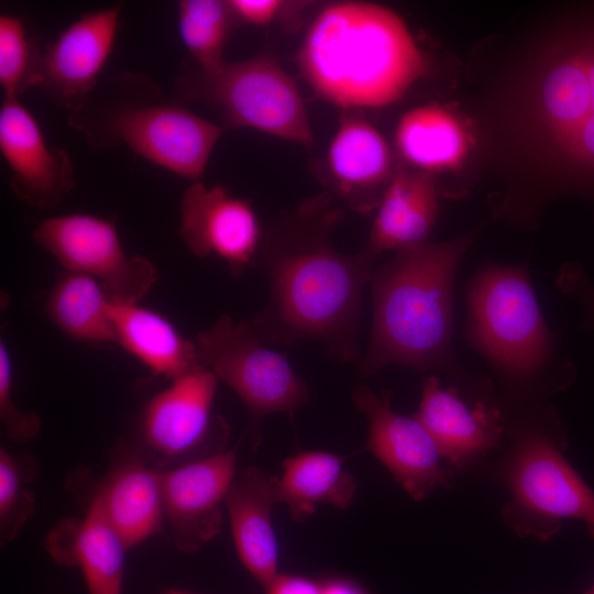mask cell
Returning <instances> with one entry per match:
<instances>
[{
	"instance_id": "cb8c5ba5",
	"label": "cell",
	"mask_w": 594,
	"mask_h": 594,
	"mask_svg": "<svg viewBox=\"0 0 594 594\" xmlns=\"http://www.w3.org/2000/svg\"><path fill=\"white\" fill-rule=\"evenodd\" d=\"M395 148L402 163L437 177L464 163L470 136L454 111L430 103L400 117L395 129Z\"/></svg>"
},
{
	"instance_id": "e575fe53",
	"label": "cell",
	"mask_w": 594,
	"mask_h": 594,
	"mask_svg": "<svg viewBox=\"0 0 594 594\" xmlns=\"http://www.w3.org/2000/svg\"><path fill=\"white\" fill-rule=\"evenodd\" d=\"M583 59L594 113V15L581 20Z\"/></svg>"
},
{
	"instance_id": "7402d4cb",
	"label": "cell",
	"mask_w": 594,
	"mask_h": 594,
	"mask_svg": "<svg viewBox=\"0 0 594 594\" xmlns=\"http://www.w3.org/2000/svg\"><path fill=\"white\" fill-rule=\"evenodd\" d=\"M95 496L129 550L164 525L162 472L141 459L130 458L116 465Z\"/></svg>"
},
{
	"instance_id": "8d00e7d4",
	"label": "cell",
	"mask_w": 594,
	"mask_h": 594,
	"mask_svg": "<svg viewBox=\"0 0 594 594\" xmlns=\"http://www.w3.org/2000/svg\"><path fill=\"white\" fill-rule=\"evenodd\" d=\"M166 594H190V593H186V592H182V591H169Z\"/></svg>"
},
{
	"instance_id": "d6986e66",
	"label": "cell",
	"mask_w": 594,
	"mask_h": 594,
	"mask_svg": "<svg viewBox=\"0 0 594 594\" xmlns=\"http://www.w3.org/2000/svg\"><path fill=\"white\" fill-rule=\"evenodd\" d=\"M46 547L58 563L79 568L89 594H122L129 549L95 495L82 518H66L51 530Z\"/></svg>"
},
{
	"instance_id": "4dcf8cb0",
	"label": "cell",
	"mask_w": 594,
	"mask_h": 594,
	"mask_svg": "<svg viewBox=\"0 0 594 594\" xmlns=\"http://www.w3.org/2000/svg\"><path fill=\"white\" fill-rule=\"evenodd\" d=\"M0 418L7 436L16 442H25L41 430L38 415L19 408L13 399V364L7 343L0 341Z\"/></svg>"
},
{
	"instance_id": "8fae6325",
	"label": "cell",
	"mask_w": 594,
	"mask_h": 594,
	"mask_svg": "<svg viewBox=\"0 0 594 594\" xmlns=\"http://www.w3.org/2000/svg\"><path fill=\"white\" fill-rule=\"evenodd\" d=\"M122 4L82 13L51 43L41 47L35 88L72 113L98 87L114 47Z\"/></svg>"
},
{
	"instance_id": "f1b7e54d",
	"label": "cell",
	"mask_w": 594,
	"mask_h": 594,
	"mask_svg": "<svg viewBox=\"0 0 594 594\" xmlns=\"http://www.w3.org/2000/svg\"><path fill=\"white\" fill-rule=\"evenodd\" d=\"M31 461L0 450V536L1 543L12 540L31 517L34 498L26 484L35 475Z\"/></svg>"
},
{
	"instance_id": "5b68a950",
	"label": "cell",
	"mask_w": 594,
	"mask_h": 594,
	"mask_svg": "<svg viewBox=\"0 0 594 594\" xmlns=\"http://www.w3.org/2000/svg\"><path fill=\"white\" fill-rule=\"evenodd\" d=\"M465 336L502 375L532 381L553 364L556 346L526 264L488 263L468 288Z\"/></svg>"
},
{
	"instance_id": "484cf974",
	"label": "cell",
	"mask_w": 594,
	"mask_h": 594,
	"mask_svg": "<svg viewBox=\"0 0 594 594\" xmlns=\"http://www.w3.org/2000/svg\"><path fill=\"white\" fill-rule=\"evenodd\" d=\"M111 296L96 278L64 271L48 293L45 311L67 337L90 344L116 343Z\"/></svg>"
},
{
	"instance_id": "52a82bcc",
	"label": "cell",
	"mask_w": 594,
	"mask_h": 594,
	"mask_svg": "<svg viewBox=\"0 0 594 594\" xmlns=\"http://www.w3.org/2000/svg\"><path fill=\"white\" fill-rule=\"evenodd\" d=\"M503 477L509 493L503 515L520 536L547 540L564 519H576L594 537V492L542 431L529 428L516 436Z\"/></svg>"
},
{
	"instance_id": "f546056e",
	"label": "cell",
	"mask_w": 594,
	"mask_h": 594,
	"mask_svg": "<svg viewBox=\"0 0 594 594\" xmlns=\"http://www.w3.org/2000/svg\"><path fill=\"white\" fill-rule=\"evenodd\" d=\"M554 165L564 189L594 198V113L566 142Z\"/></svg>"
},
{
	"instance_id": "d4e9b609",
	"label": "cell",
	"mask_w": 594,
	"mask_h": 594,
	"mask_svg": "<svg viewBox=\"0 0 594 594\" xmlns=\"http://www.w3.org/2000/svg\"><path fill=\"white\" fill-rule=\"evenodd\" d=\"M356 487L343 458L324 451H306L286 459L282 476L275 477L276 501L287 505L297 521L306 519L320 504L346 508Z\"/></svg>"
},
{
	"instance_id": "3957f363",
	"label": "cell",
	"mask_w": 594,
	"mask_h": 594,
	"mask_svg": "<svg viewBox=\"0 0 594 594\" xmlns=\"http://www.w3.org/2000/svg\"><path fill=\"white\" fill-rule=\"evenodd\" d=\"M479 230L395 252L371 279L372 327L361 378L389 365L453 371V284Z\"/></svg>"
},
{
	"instance_id": "8992f818",
	"label": "cell",
	"mask_w": 594,
	"mask_h": 594,
	"mask_svg": "<svg viewBox=\"0 0 594 594\" xmlns=\"http://www.w3.org/2000/svg\"><path fill=\"white\" fill-rule=\"evenodd\" d=\"M175 98L212 106L223 128L255 130L306 150L314 146L301 92L268 54L226 61L211 72L185 67L175 81Z\"/></svg>"
},
{
	"instance_id": "5bb4252c",
	"label": "cell",
	"mask_w": 594,
	"mask_h": 594,
	"mask_svg": "<svg viewBox=\"0 0 594 594\" xmlns=\"http://www.w3.org/2000/svg\"><path fill=\"white\" fill-rule=\"evenodd\" d=\"M219 380L199 364L153 395L140 416V435L152 451L177 458L212 440H227L226 420L212 416Z\"/></svg>"
},
{
	"instance_id": "277c9868",
	"label": "cell",
	"mask_w": 594,
	"mask_h": 594,
	"mask_svg": "<svg viewBox=\"0 0 594 594\" xmlns=\"http://www.w3.org/2000/svg\"><path fill=\"white\" fill-rule=\"evenodd\" d=\"M92 148L124 145L135 155L191 182L201 180L224 130L169 98L147 76L122 73L67 114Z\"/></svg>"
},
{
	"instance_id": "9a60e30c",
	"label": "cell",
	"mask_w": 594,
	"mask_h": 594,
	"mask_svg": "<svg viewBox=\"0 0 594 594\" xmlns=\"http://www.w3.org/2000/svg\"><path fill=\"white\" fill-rule=\"evenodd\" d=\"M235 475V448L162 471L164 524L179 551L196 552L219 534Z\"/></svg>"
},
{
	"instance_id": "7c38bea8",
	"label": "cell",
	"mask_w": 594,
	"mask_h": 594,
	"mask_svg": "<svg viewBox=\"0 0 594 594\" xmlns=\"http://www.w3.org/2000/svg\"><path fill=\"white\" fill-rule=\"evenodd\" d=\"M179 235L191 254L217 256L239 277L255 263L264 229L249 200L220 184L196 180L180 199Z\"/></svg>"
},
{
	"instance_id": "30bf717a",
	"label": "cell",
	"mask_w": 594,
	"mask_h": 594,
	"mask_svg": "<svg viewBox=\"0 0 594 594\" xmlns=\"http://www.w3.org/2000/svg\"><path fill=\"white\" fill-rule=\"evenodd\" d=\"M524 109L527 135L554 164L592 114L581 21L565 28L549 47L531 80Z\"/></svg>"
},
{
	"instance_id": "603a6c76",
	"label": "cell",
	"mask_w": 594,
	"mask_h": 594,
	"mask_svg": "<svg viewBox=\"0 0 594 594\" xmlns=\"http://www.w3.org/2000/svg\"><path fill=\"white\" fill-rule=\"evenodd\" d=\"M110 315L116 344L152 374L172 381L200 364L195 341L185 338L161 312L140 302L111 299Z\"/></svg>"
},
{
	"instance_id": "4fadbf2b",
	"label": "cell",
	"mask_w": 594,
	"mask_h": 594,
	"mask_svg": "<svg viewBox=\"0 0 594 594\" xmlns=\"http://www.w3.org/2000/svg\"><path fill=\"white\" fill-rule=\"evenodd\" d=\"M391 392L375 393L365 384L352 392L355 406L369 421L365 449L391 472L415 501L452 483V472L443 465L433 440L414 417L392 408Z\"/></svg>"
},
{
	"instance_id": "83f0119b",
	"label": "cell",
	"mask_w": 594,
	"mask_h": 594,
	"mask_svg": "<svg viewBox=\"0 0 594 594\" xmlns=\"http://www.w3.org/2000/svg\"><path fill=\"white\" fill-rule=\"evenodd\" d=\"M41 46L16 15H0V86L4 97L35 87Z\"/></svg>"
},
{
	"instance_id": "1f68e13d",
	"label": "cell",
	"mask_w": 594,
	"mask_h": 594,
	"mask_svg": "<svg viewBox=\"0 0 594 594\" xmlns=\"http://www.w3.org/2000/svg\"><path fill=\"white\" fill-rule=\"evenodd\" d=\"M235 22L267 26L297 3L280 0H227Z\"/></svg>"
},
{
	"instance_id": "d590c367",
	"label": "cell",
	"mask_w": 594,
	"mask_h": 594,
	"mask_svg": "<svg viewBox=\"0 0 594 594\" xmlns=\"http://www.w3.org/2000/svg\"><path fill=\"white\" fill-rule=\"evenodd\" d=\"M323 582V594H369L358 582L346 578H331Z\"/></svg>"
},
{
	"instance_id": "e0dca14e",
	"label": "cell",
	"mask_w": 594,
	"mask_h": 594,
	"mask_svg": "<svg viewBox=\"0 0 594 594\" xmlns=\"http://www.w3.org/2000/svg\"><path fill=\"white\" fill-rule=\"evenodd\" d=\"M397 164L375 125L358 111H343L324 158L328 185L338 198L355 212H372Z\"/></svg>"
},
{
	"instance_id": "ac0fdd59",
	"label": "cell",
	"mask_w": 594,
	"mask_h": 594,
	"mask_svg": "<svg viewBox=\"0 0 594 594\" xmlns=\"http://www.w3.org/2000/svg\"><path fill=\"white\" fill-rule=\"evenodd\" d=\"M415 417L427 430L443 459L465 469L499 446L503 426L499 411L477 402L470 405L455 388H443L437 376L424 381Z\"/></svg>"
},
{
	"instance_id": "d6a6232c",
	"label": "cell",
	"mask_w": 594,
	"mask_h": 594,
	"mask_svg": "<svg viewBox=\"0 0 594 594\" xmlns=\"http://www.w3.org/2000/svg\"><path fill=\"white\" fill-rule=\"evenodd\" d=\"M557 286L562 293L580 301L586 314V323L594 326V285L584 271L578 264H565L559 272Z\"/></svg>"
},
{
	"instance_id": "4316f807",
	"label": "cell",
	"mask_w": 594,
	"mask_h": 594,
	"mask_svg": "<svg viewBox=\"0 0 594 594\" xmlns=\"http://www.w3.org/2000/svg\"><path fill=\"white\" fill-rule=\"evenodd\" d=\"M234 23L227 1L182 0L177 3L180 40L202 72L215 70L226 62L224 50Z\"/></svg>"
},
{
	"instance_id": "7a4b0ae2",
	"label": "cell",
	"mask_w": 594,
	"mask_h": 594,
	"mask_svg": "<svg viewBox=\"0 0 594 594\" xmlns=\"http://www.w3.org/2000/svg\"><path fill=\"white\" fill-rule=\"evenodd\" d=\"M296 63L310 89L343 111L392 105L428 70L405 21L367 1L323 6L305 33Z\"/></svg>"
},
{
	"instance_id": "ba28073f",
	"label": "cell",
	"mask_w": 594,
	"mask_h": 594,
	"mask_svg": "<svg viewBox=\"0 0 594 594\" xmlns=\"http://www.w3.org/2000/svg\"><path fill=\"white\" fill-rule=\"evenodd\" d=\"M198 361L227 384L249 411V426L257 441L267 415L293 413L307 404L311 393L285 354L270 349L249 320L221 315L197 333Z\"/></svg>"
},
{
	"instance_id": "44dd1931",
	"label": "cell",
	"mask_w": 594,
	"mask_h": 594,
	"mask_svg": "<svg viewBox=\"0 0 594 594\" xmlns=\"http://www.w3.org/2000/svg\"><path fill=\"white\" fill-rule=\"evenodd\" d=\"M276 502L275 477L254 465L237 473L226 501L237 553L264 590L278 575L279 548L272 518Z\"/></svg>"
},
{
	"instance_id": "ffe728a7",
	"label": "cell",
	"mask_w": 594,
	"mask_h": 594,
	"mask_svg": "<svg viewBox=\"0 0 594 594\" xmlns=\"http://www.w3.org/2000/svg\"><path fill=\"white\" fill-rule=\"evenodd\" d=\"M439 209L437 177L398 161L377 206L363 251L377 257L387 251L428 242Z\"/></svg>"
},
{
	"instance_id": "836d02e7",
	"label": "cell",
	"mask_w": 594,
	"mask_h": 594,
	"mask_svg": "<svg viewBox=\"0 0 594 594\" xmlns=\"http://www.w3.org/2000/svg\"><path fill=\"white\" fill-rule=\"evenodd\" d=\"M266 594H323V582L296 575L278 574L265 588Z\"/></svg>"
},
{
	"instance_id": "6da1fadb",
	"label": "cell",
	"mask_w": 594,
	"mask_h": 594,
	"mask_svg": "<svg viewBox=\"0 0 594 594\" xmlns=\"http://www.w3.org/2000/svg\"><path fill=\"white\" fill-rule=\"evenodd\" d=\"M341 218L322 196L264 230L254 264L265 276L268 299L248 320L266 344L318 341L339 362L359 360L362 294L376 257L333 246L329 237Z\"/></svg>"
},
{
	"instance_id": "74e56055",
	"label": "cell",
	"mask_w": 594,
	"mask_h": 594,
	"mask_svg": "<svg viewBox=\"0 0 594 594\" xmlns=\"http://www.w3.org/2000/svg\"><path fill=\"white\" fill-rule=\"evenodd\" d=\"M583 594H594V584L587 588Z\"/></svg>"
},
{
	"instance_id": "2e32d148",
	"label": "cell",
	"mask_w": 594,
	"mask_h": 594,
	"mask_svg": "<svg viewBox=\"0 0 594 594\" xmlns=\"http://www.w3.org/2000/svg\"><path fill=\"white\" fill-rule=\"evenodd\" d=\"M0 152L10 170L12 193L31 208L51 210L74 188L68 153L48 145L37 120L19 97H4L1 102Z\"/></svg>"
},
{
	"instance_id": "9c48e42d",
	"label": "cell",
	"mask_w": 594,
	"mask_h": 594,
	"mask_svg": "<svg viewBox=\"0 0 594 594\" xmlns=\"http://www.w3.org/2000/svg\"><path fill=\"white\" fill-rule=\"evenodd\" d=\"M32 239L64 271L96 278L114 300L140 302L158 280L154 263L129 255L114 221L103 217L80 212L48 217L33 229Z\"/></svg>"
}]
</instances>
